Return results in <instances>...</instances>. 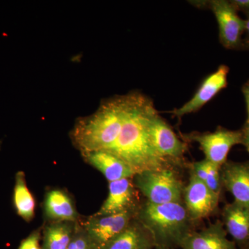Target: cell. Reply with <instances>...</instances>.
Returning a JSON list of instances; mask_svg holds the SVG:
<instances>
[{"label": "cell", "instance_id": "obj_23", "mask_svg": "<svg viewBox=\"0 0 249 249\" xmlns=\"http://www.w3.org/2000/svg\"><path fill=\"white\" fill-rule=\"evenodd\" d=\"M236 11H241L249 14V0H232L230 1Z\"/></svg>", "mask_w": 249, "mask_h": 249}, {"label": "cell", "instance_id": "obj_6", "mask_svg": "<svg viewBox=\"0 0 249 249\" xmlns=\"http://www.w3.org/2000/svg\"><path fill=\"white\" fill-rule=\"evenodd\" d=\"M182 138L185 142L199 144L205 160L220 167L227 161L232 147L242 142L241 129L232 130L222 127H218L213 132H193L182 134Z\"/></svg>", "mask_w": 249, "mask_h": 249}, {"label": "cell", "instance_id": "obj_20", "mask_svg": "<svg viewBox=\"0 0 249 249\" xmlns=\"http://www.w3.org/2000/svg\"><path fill=\"white\" fill-rule=\"evenodd\" d=\"M207 161V177L204 183L211 191L221 196L223 188L221 174L222 167L218 166L209 160Z\"/></svg>", "mask_w": 249, "mask_h": 249}, {"label": "cell", "instance_id": "obj_4", "mask_svg": "<svg viewBox=\"0 0 249 249\" xmlns=\"http://www.w3.org/2000/svg\"><path fill=\"white\" fill-rule=\"evenodd\" d=\"M132 180L149 203H183V183L170 165L136 174Z\"/></svg>", "mask_w": 249, "mask_h": 249}, {"label": "cell", "instance_id": "obj_19", "mask_svg": "<svg viewBox=\"0 0 249 249\" xmlns=\"http://www.w3.org/2000/svg\"><path fill=\"white\" fill-rule=\"evenodd\" d=\"M76 226L73 222H55L46 228L41 249H67Z\"/></svg>", "mask_w": 249, "mask_h": 249}, {"label": "cell", "instance_id": "obj_28", "mask_svg": "<svg viewBox=\"0 0 249 249\" xmlns=\"http://www.w3.org/2000/svg\"><path fill=\"white\" fill-rule=\"evenodd\" d=\"M240 249H249V243L248 245H246L245 247H242V248Z\"/></svg>", "mask_w": 249, "mask_h": 249}, {"label": "cell", "instance_id": "obj_3", "mask_svg": "<svg viewBox=\"0 0 249 249\" xmlns=\"http://www.w3.org/2000/svg\"><path fill=\"white\" fill-rule=\"evenodd\" d=\"M136 218L150 232L156 247H180L194 231L195 222L183 203L153 204L145 201L137 208Z\"/></svg>", "mask_w": 249, "mask_h": 249}, {"label": "cell", "instance_id": "obj_24", "mask_svg": "<svg viewBox=\"0 0 249 249\" xmlns=\"http://www.w3.org/2000/svg\"><path fill=\"white\" fill-rule=\"evenodd\" d=\"M241 131L242 134V145H245L249 154V123L246 122Z\"/></svg>", "mask_w": 249, "mask_h": 249}, {"label": "cell", "instance_id": "obj_16", "mask_svg": "<svg viewBox=\"0 0 249 249\" xmlns=\"http://www.w3.org/2000/svg\"><path fill=\"white\" fill-rule=\"evenodd\" d=\"M155 247L151 234L135 217L124 231L103 249H154Z\"/></svg>", "mask_w": 249, "mask_h": 249}, {"label": "cell", "instance_id": "obj_17", "mask_svg": "<svg viewBox=\"0 0 249 249\" xmlns=\"http://www.w3.org/2000/svg\"><path fill=\"white\" fill-rule=\"evenodd\" d=\"M46 215L55 222H74L78 217L74 205L65 192L49 191L45 200Z\"/></svg>", "mask_w": 249, "mask_h": 249}, {"label": "cell", "instance_id": "obj_1", "mask_svg": "<svg viewBox=\"0 0 249 249\" xmlns=\"http://www.w3.org/2000/svg\"><path fill=\"white\" fill-rule=\"evenodd\" d=\"M130 103L121 133L106 151L118 156L134 173L169 166L155 151L149 137V118L156 108L153 101L139 91L131 92Z\"/></svg>", "mask_w": 249, "mask_h": 249}, {"label": "cell", "instance_id": "obj_2", "mask_svg": "<svg viewBox=\"0 0 249 249\" xmlns=\"http://www.w3.org/2000/svg\"><path fill=\"white\" fill-rule=\"evenodd\" d=\"M130 93L105 100L97 111L80 119L71 137L81 152L107 150L121 133L130 103Z\"/></svg>", "mask_w": 249, "mask_h": 249}, {"label": "cell", "instance_id": "obj_15", "mask_svg": "<svg viewBox=\"0 0 249 249\" xmlns=\"http://www.w3.org/2000/svg\"><path fill=\"white\" fill-rule=\"evenodd\" d=\"M223 225L240 249L249 243V209L232 201L222 211Z\"/></svg>", "mask_w": 249, "mask_h": 249}, {"label": "cell", "instance_id": "obj_11", "mask_svg": "<svg viewBox=\"0 0 249 249\" xmlns=\"http://www.w3.org/2000/svg\"><path fill=\"white\" fill-rule=\"evenodd\" d=\"M221 174L223 188L232 195L233 201L249 209V160H227Z\"/></svg>", "mask_w": 249, "mask_h": 249}, {"label": "cell", "instance_id": "obj_22", "mask_svg": "<svg viewBox=\"0 0 249 249\" xmlns=\"http://www.w3.org/2000/svg\"><path fill=\"white\" fill-rule=\"evenodd\" d=\"M40 240V232L36 231L21 242L18 249H41Z\"/></svg>", "mask_w": 249, "mask_h": 249}, {"label": "cell", "instance_id": "obj_5", "mask_svg": "<svg viewBox=\"0 0 249 249\" xmlns=\"http://www.w3.org/2000/svg\"><path fill=\"white\" fill-rule=\"evenodd\" d=\"M199 9L212 11L219 27V40L225 48L235 49L242 46L245 33V19H242L230 2L226 0L189 1Z\"/></svg>", "mask_w": 249, "mask_h": 249}, {"label": "cell", "instance_id": "obj_27", "mask_svg": "<svg viewBox=\"0 0 249 249\" xmlns=\"http://www.w3.org/2000/svg\"><path fill=\"white\" fill-rule=\"evenodd\" d=\"M155 249H173L166 248V247H156Z\"/></svg>", "mask_w": 249, "mask_h": 249}, {"label": "cell", "instance_id": "obj_7", "mask_svg": "<svg viewBox=\"0 0 249 249\" xmlns=\"http://www.w3.org/2000/svg\"><path fill=\"white\" fill-rule=\"evenodd\" d=\"M137 210L106 215L93 214L89 218L83 229L89 237L91 249H103L124 231L135 218Z\"/></svg>", "mask_w": 249, "mask_h": 249}, {"label": "cell", "instance_id": "obj_25", "mask_svg": "<svg viewBox=\"0 0 249 249\" xmlns=\"http://www.w3.org/2000/svg\"><path fill=\"white\" fill-rule=\"evenodd\" d=\"M242 91L245 97L246 106H247V120L246 122L249 123V80L242 87Z\"/></svg>", "mask_w": 249, "mask_h": 249}, {"label": "cell", "instance_id": "obj_10", "mask_svg": "<svg viewBox=\"0 0 249 249\" xmlns=\"http://www.w3.org/2000/svg\"><path fill=\"white\" fill-rule=\"evenodd\" d=\"M229 73V67L221 65L215 71L203 80L193 98L181 107L176 108L172 111L173 115L180 120L183 116L201 109L222 89L227 88Z\"/></svg>", "mask_w": 249, "mask_h": 249}, {"label": "cell", "instance_id": "obj_18", "mask_svg": "<svg viewBox=\"0 0 249 249\" xmlns=\"http://www.w3.org/2000/svg\"><path fill=\"white\" fill-rule=\"evenodd\" d=\"M14 190V205L18 215L26 222H30L34 217L36 201L29 191L23 171L16 173Z\"/></svg>", "mask_w": 249, "mask_h": 249}, {"label": "cell", "instance_id": "obj_12", "mask_svg": "<svg viewBox=\"0 0 249 249\" xmlns=\"http://www.w3.org/2000/svg\"><path fill=\"white\" fill-rule=\"evenodd\" d=\"M222 221L210 224L200 231H192L181 242V249H239L227 237Z\"/></svg>", "mask_w": 249, "mask_h": 249}, {"label": "cell", "instance_id": "obj_14", "mask_svg": "<svg viewBox=\"0 0 249 249\" xmlns=\"http://www.w3.org/2000/svg\"><path fill=\"white\" fill-rule=\"evenodd\" d=\"M89 164L99 170L109 182L132 178L135 173L124 160L118 156L106 150L86 152L82 153Z\"/></svg>", "mask_w": 249, "mask_h": 249}, {"label": "cell", "instance_id": "obj_26", "mask_svg": "<svg viewBox=\"0 0 249 249\" xmlns=\"http://www.w3.org/2000/svg\"><path fill=\"white\" fill-rule=\"evenodd\" d=\"M246 38L245 44L249 47V14L247 15V19H245Z\"/></svg>", "mask_w": 249, "mask_h": 249}, {"label": "cell", "instance_id": "obj_21", "mask_svg": "<svg viewBox=\"0 0 249 249\" xmlns=\"http://www.w3.org/2000/svg\"><path fill=\"white\" fill-rule=\"evenodd\" d=\"M67 249H91L89 237L83 228H76Z\"/></svg>", "mask_w": 249, "mask_h": 249}, {"label": "cell", "instance_id": "obj_13", "mask_svg": "<svg viewBox=\"0 0 249 249\" xmlns=\"http://www.w3.org/2000/svg\"><path fill=\"white\" fill-rule=\"evenodd\" d=\"M107 199L95 214L106 215L137 210L136 190L132 178H124L109 182Z\"/></svg>", "mask_w": 249, "mask_h": 249}, {"label": "cell", "instance_id": "obj_8", "mask_svg": "<svg viewBox=\"0 0 249 249\" xmlns=\"http://www.w3.org/2000/svg\"><path fill=\"white\" fill-rule=\"evenodd\" d=\"M147 129L152 146L161 158L170 163L182 160L188 147L187 144L178 139L157 109L149 118Z\"/></svg>", "mask_w": 249, "mask_h": 249}, {"label": "cell", "instance_id": "obj_9", "mask_svg": "<svg viewBox=\"0 0 249 249\" xmlns=\"http://www.w3.org/2000/svg\"><path fill=\"white\" fill-rule=\"evenodd\" d=\"M220 196L190 173L189 181L183 190V204L193 222L213 215L218 209Z\"/></svg>", "mask_w": 249, "mask_h": 249}]
</instances>
